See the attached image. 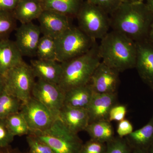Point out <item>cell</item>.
I'll use <instances>...</instances> for the list:
<instances>
[{"instance_id":"6da1fadb","label":"cell","mask_w":153,"mask_h":153,"mask_svg":"<svg viewBox=\"0 0 153 153\" xmlns=\"http://www.w3.org/2000/svg\"><path fill=\"white\" fill-rule=\"evenodd\" d=\"M109 16L112 30L135 42L147 39L153 14L144 2L135 0L121 2Z\"/></svg>"},{"instance_id":"7a4b0ae2","label":"cell","mask_w":153,"mask_h":153,"mask_svg":"<svg viewBox=\"0 0 153 153\" xmlns=\"http://www.w3.org/2000/svg\"><path fill=\"white\" fill-rule=\"evenodd\" d=\"M102 61L119 72L135 67L136 42L119 32L109 31L98 44Z\"/></svg>"},{"instance_id":"3957f363","label":"cell","mask_w":153,"mask_h":153,"mask_svg":"<svg viewBox=\"0 0 153 153\" xmlns=\"http://www.w3.org/2000/svg\"><path fill=\"white\" fill-rule=\"evenodd\" d=\"M98 44L95 42L85 54L61 63L62 72L58 85L64 91L87 85L101 62Z\"/></svg>"},{"instance_id":"277c9868","label":"cell","mask_w":153,"mask_h":153,"mask_svg":"<svg viewBox=\"0 0 153 153\" xmlns=\"http://www.w3.org/2000/svg\"><path fill=\"white\" fill-rule=\"evenodd\" d=\"M30 134L47 143L54 153H81L83 144L82 140L59 118L46 130L32 132Z\"/></svg>"},{"instance_id":"5b68a950","label":"cell","mask_w":153,"mask_h":153,"mask_svg":"<svg viewBox=\"0 0 153 153\" xmlns=\"http://www.w3.org/2000/svg\"><path fill=\"white\" fill-rule=\"evenodd\" d=\"M57 61L66 62L85 54L95 44L91 39L78 27L72 26L55 39Z\"/></svg>"},{"instance_id":"8992f818","label":"cell","mask_w":153,"mask_h":153,"mask_svg":"<svg viewBox=\"0 0 153 153\" xmlns=\"http://www.w3.org/2000/svg\"><path fill=\"white\" fill-rule=\"evenodd\" d=\"M76 18L78 28L94 40H101L109 32V15L87 1L82 3Z\"/></svg>"},{"instance_id":"52a82bcc","label":"cell","mask_w":153,"mask_h":153,"mask_svg":"<svg viewBox=\"0 0 153 153\" xmlns=\"http://www.w3.org/2000/svg\"><path fill=\"white\" fill-rule=\"evenodd\" d=\"M4 76L7 92L22 102L27 101L32 97L36 77L30 65L23 61L10 70Z\"/></svg>"},{"instance_id":"ba28073f","label":"cell","mask_w":153,"mask_h":153,"mask_svg":"<svg viewBox=\"0 0 153 153\" xmlns=\"http://www.w3.org/2000/svg\"><path fill=\"white\" fill-rule=\"evenodd\" d=\"M20 112L27 121L31 133L46 130L57 118L44 105L33 97L22 102Z\"/></svg>"},{"instance_id":"9c48e42d","label":"cell","mask_w":153,"mask_h":153,"mask_svg":"<svg viewBox=\"0 0 153 153\" xmlns=\"http://www.w3.org/2000/svg\"><path fill=\"white\" fill-rule=\"evenodd\" d=\"M65 92L57 84L41 79L36 81L32 97L44 105L56 118L64 105Z\"/></svg>"},{"instance_id":"30bf717a","label":"cell","mask_w":153,"mask_h":153,"mask_svg":"<svg viewBox=\"0 0 153 153\" xmlns=\"http://www.w3.org/2000/svg\"><path fill=\"white\" fill-rule=\"evenodd\" d=\"M120 73L101 61L92 74L89 84L95 93H117L120 83Z\"/></svg>"},{"instance_id":"8fae6325","label":"cell","mask_w":153,"mask_h":153,"mask_svg":"<svg viewBox=\"0 0 153 153\" xmlns=\"http://www.w3.org/2000/svg\"><path fill=\"white\" fill-rule=\"evenodd\" d=\"M41 34L39 26L33 22L21 24L17 28L15 42L22 56H36Z\"/></svg>"},{"instance_id":"7c38bea8","label":"cell","mask_w":153,"mask_h":153,"mask_svg":"<svg viewBox=\"0 0 153 153\" xmlns=\"http://www.w3.org/2000/svg\"><path fill=\"white\" fill-rule=\"evenodd\" d=\"M71 19L55 11L44 10L38 20L43 36L55 39L72 26Z\"/></svg>"},{"instance_id":"4fadbf2b","label":"cell","mask_w":153,"mask_h":153,"mask_svg":"<svg viewBox=\"0 0 153 153\" xmlns=\"http://www.w3.org/2000/svg\"><path fill=\"white\" fill-rule=\"evenodd\" d=\"M135 67L143 82L153 89V44L147 39L136 42Z\"/></svg>"},{"instance_id":"5bb4252c","label":"cell","mask_w":153,"mask_h":153,"mask_svg":"<svg viewBox=\"0 0 153 153\" xmlns=\"http://www.w3.org/2000/svg\"><path fill=\"white\" fill-rule=\"evenodd\" d=\"M117 103V93L100 94L94 92L87 108L89 123L99 120H108L111 108Z\"/></svg>"},{"instance_id":"9a60e30c","label":"cell","mask_w":153,"mask_h":153,"mask_svg":"<svg viewBox=\"0 0 153 153\" xmlns=\"http://www.w3.org/2000/svg\"><path fill=\"white\" fill-rule=\"evenodd\" d=\"M35 77L58 85L62 72L61 63L55 60L35 59L30 61Z\"/></svg>"},{"instance_id":"2e32d148","label":"cell","mask_w":153,"mask_h":153,"mask_svg":"<svg viewBox=\"0 0 153 153\" xmlns=\"http://www.w3.org/2000/svg\"><path fill=\"white\" fill-rule=\"evenodd\" d=\"M58 118L70 130L78 134L85 131L89 123L87 110L63 105Z\"/></svg>"},{"instance_id":"e0dca14e","label":"cell","mask_w":153,"mask_h":153,"mask_svg":"<svg viewBox=\"0 0 153 153\" xmlns=\"http://www.w3.org/2000/svg\"><path fill=\"white\" fill-rule=\"evenodd\" d=\"M22 57L15 41L8 38L0 40V74L4 76L24 61Z\"/></svg>"},{"instance_id":"ac0fdd59","label":"cell","mask_w":153,"mask_h":153,"mask_svg":"<svg viewBox=\"0 0 153 153\" xmlns=\"http://www.w3.org/2000/svg\"><path fill=\"white\" fill-rule=\"evenodd\" d=\"M94 92L89 83L65 91L64 105L87 109Z\"/></svg>"},{"instance_id":"d6986e66","label":"cell","mask_w":153,"mask_h":153,"mask_svg":"<svg viewBox=\"0 0 153 153\" xmlns=\"http://www.w3.org/2000/svg\"><path fill=\"white\" fill-rule=\"evenodd\" d=\"M43 10L40 0H19L13 13L21 24H26L38 19Z\"/></svg>"},{"instance_id":"ffe728a7","label":"cell","mask_w":153,"mask_h":153,"mask_svg":"<svg viewBox=\"0 0 153 153\" xmlns=\"http://www.w3.org/2000/svg\"><path fill=\"white\" fill-rule=\"evenodd\" d=\"M125 138L132 149L147 151L153 143V113L150 120L146 125L134 131Z\"/></svg>"},{"instance_id":"44dd1931","label":"cell","mask_w":153,"mask_h":153,"mask_svg":"<svg viewBox=\"0 0 153 153\" xmlns=\"http://www.w3.org/2000/svg\"><path fill=\"white\" fill-rule=\"evenodd\" d=\"M44 10L55 11L71 18L76 16L82 0H40Z\"/></svg>"},{"instance_id":"7402d4cb","label":"cell","mask_w":153,"mask_h":153,"mask_svg":"<svg viewBox=\"0 0 153 153\" xmlns=\"http://www.w3.org/2000/svg\"><path fill=\"white\" fill-rule=\"evenodd\" d=\"M85 131L91 139L107 143L114 138V129L111 122L108 120H99L88 124Z\"/></svg>"},{"instance_id":"603a6c76","label":"cell","mask_w":153,"mask_h":153,"mask_svg":"<svg viewBox=\"0 0 153 153\" xmlns=\"http://www.w3.org/2000/svg\"><path fill=\"white\" fill-rule=\"evenodd\" d=\"M22 102L5 90L0 94V119H4L10 115L19 112Z\"/></svg>"},{"instance_id":"cb8c5ba5","label":"cell","mask_w":153,"mask_h":153,"mask_svg":"<svg viewBox=\"0 0 153 153\" xmlns=\"http://www.w3.org/2000/svg\"><path fill=\"white\" fill-rule=\"evenodd\" d=\"M9 131L14 136L28 135L31 130L22 113H16L9 115L5 119Z\"/></svg>"},{"instance_id":"d4e9b609","label":"cell","mask_w":153,"mask_h":153,"mask_svg":"<svg viewBox=\"0 0 153 153\" xmlns=\"http://www.w3.org/2000/svg\"><path fill=\"white\" fill-rule=\"evenodd\" d=\"M36 56L38 59L57 61V51L55 39L43 36L39 41Z\"/></svg>"},{"instance_id":"484cf974","label":"cell","mask_w":153,"mask_h":153,"mask_svg":"<svg viewBox=\"0 0 153 153\" xmlns=\"http://www.w3.org/2000/svg\"><path fill=\"white\" fill-rule=\"evenodd\" d=\"M13 12L0 10V40L7 39L16 27Z\"/></svg>"},{"instance_id":"4316f807","label":"cell","mask_w":153,"mask_h":153,"mask_svg":"<svg viewBox=\"0 0 153 153\" xmlns=\"http://www.w3.org/2000/svg\"><path fill=\"white\" fill-rule=\"evenodd\" d=\"M106 146L105 153H131L132 151L125 138L118 136L106 143Z\"/></svg>"},{"instance_id":"83f0119b","label":"cell","mask_w":153,"mask_h":153,"mask_svg":"<svg viewBox=\"0 0 153 153\" xmlns=\"http://www.w3.org/2000/svg\"><path fill=\"white\" fill-rule=\"evenodd\" d=\"M27 141L29 149L28 153H54L49 146L33 134L27 135Z\"/></svg>"},{"instance_id":"f1b7e54d","label":"cell","mask_w":153,"mask_h":153,"mask_svg":"<svg viewBox=\"0 0 153 153\" xmlns=\"http://www.w3.org/2000/svg\"><path fill=\"white\" fill-rule=\"evenodd\" d=\"M106 143L91 139L82 145L81 153H105Z\"/></svg>"},{"instance_id":"f546056e","label":"cell","mask_w":153,"mask_h":153,"mask_svg":"<svg viewBox=\"0 0 153 153\" xmlns=\"http://www.w3.org/2000/svg\"><path fill=\"white\" fill-rule=\"evenodd\" d=\"M127 113V106L126 105L120 104L118 102L112 107L108 114V120L110 122L121 121L125 119Z\"/></svg>"},{"instance_id":"4dcf8cb0","label":"cell","mask_w":153,"mask_h":153,"mask_svg":"<svg viewBox=\"0 0 153 153\" xmlns=\"http://www.w3.org/2000/svg\"><path fill=\"white\" fill-rule=\"evenodd\" d=\"M111 15L121 3L120 0H86Z\"/></svg>"},{"instance_id":"1f68e13d","label":"cell","mask_w":153,"mask_h":153,"mask_svg":"<svg viewBox=\"0 0 153 153\" xmlns=\"http://www.w3.org/2000/svg\"><path fill=\"white\" fill-rule=\"evenodd\" d=\"M14 137L7 127L5 119H0V148L10 146L13 141Z\"/></svg>"},{"instance_id":"d6a6232c","label":"cell","mask_w":153,"mask_h":153,"mask_svg":"<svg viewBox=\"0 0 153 153\" xmlns=\"http://www.w3.org/2000/svg\"><path fill=\"white\" fill-rule=\"evenodd\" d=\"M116 131L117 136L120 138H125L134 131L133 126L129 120L125 118L119 122Z\"/></svg>"},{"instance_id":"836d02e7","label":"cell","mask_w":153,"mask_h":153,"mask_svg":"<svg viewBox=\"0 0 153 153\" xmlns=\"http://www.w3.org/2000/svg\"><path fill=\"white\" fill-rule=\"evenodd\" d=\"M19 0H0V10L13 12Z\"/></svg>"},{"instance_id":"e575fe53","label":"cell","mask_w":153,"mask_h":153,"mask_svg":"<svg viewBox=\"0 0 153 153\" xmlns=\"http://www.w3.org/2000/svg\"><path fill=\"white\" fill-rule=\"evenodd\" d=\"M0 153H25L22 152L21 151L16 149H13L10 146L6 147L0 148Z\"/></svg>"},{"instance_id":"d590c367","label":"cell","mask_w":153,"mask_h":153,"mask_svg":"<svg viewBox=\"0 0 153 153\" xmlns=\"http://www.w3.org/2000/svg\"><path fill=\"white\" fill-rule=\"evenodd\" d=\"M5 80L4 76L0 74V94L4 92L5 90Z\"/></svg>"},{"instance_id":"8d00e7d4","label":"cell","mask_w":153,"mask_h":153,"mask_svg":"<svg viewBox=\"0 0 153 153\" xmlns=\"http://www.w3.org/2000/svg\"><path fill=\"white\" fill-rule=\"evenodd\" d=\"M147 39L153 44V21L151 24L150 28L149 30Z\"/></svg>"},{"instance_id":"74e56055","label":"cell","mask_w":153,"mask_h":153,"mask_svg":"<svg viewBox=\"0 0 153 153\" xmlns=\"http://www.w3.org/2000/svg\"><path fill=\"white\" fill-rule=\"evenodd\" d=\"M146 6L151 13L153 14V0H145Z\"/></svg>"},{"instance_id":"f35d334b","label":"cell","mask_w":153,"mask_h":153,"mask_svg":"<svg viewBox=\"0 0 153 153\" xmlns=\"http://www.w3.org/2000/svg\"><path fill=\"white\" fill-rule=\"evenodd\" d=\"M131 153H147V152L146 151L142 150L133 149H132Z\"/></svg>"},{"instance_id":"ab89813d","label":"cell","mask_w":153,"mask_h":153,"mask_svg":"<svg viewBox=\"0 0 153 153\" xmlns=\"http://www.w3.org/2000/svg\"><path fill=\"white\" fill-rule=\"evenodd\" d=\"M147 153H153V143L146 151Z\"/></svg>"},{"instance_id":"60d3db41","label":"cell","mask_w":153,"mask_h":153,"mask_svg":"<svg viewBox=\"0 0 153 153\" xmlns=\"http://www.w3.org/2000/svg\"><path fill=\"white\" fill-rule=\"evenodd\" d=\"M121 2H130L132 1H135V0H120Z\"/></svg>"},{"instance_id":"b9f144b4","label":"cell","mask_w":153,"mask_h":153,"mask_svg":"<svg viewBox=\"0 0 153 153\" xmlns=\"http://www.w3.org/2000/svg\"><path fill=\"white\" fill-rule=\"evenodd\" d=\"M138 1L140 2H144L145 0H138Z\"/></svg>"},{"instance_id":"7bdbcfd3","label":"cell","mask_w":153,"mask_h":153,"mask_svg":"<svg viewBox=\"0 0 153 153\" xmlns=\"http://www.w3.org/2000/svg\"></svg>"}]
</instances>
